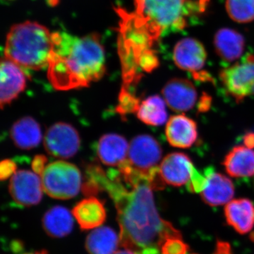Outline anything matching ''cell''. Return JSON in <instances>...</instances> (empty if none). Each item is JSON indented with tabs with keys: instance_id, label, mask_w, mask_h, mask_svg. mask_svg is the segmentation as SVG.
<instances>
[{
	"instance_id": "29",
	"label": "cell",
	"mask_w": 254,
	"mask_h": 254,
	"mask_svg": "<svg viewBox=\"0 0 254 254\" xmlns=\"http://www.w3.org/2000/svg\"><path fill=\"white\" fill-rule=\"evenodd\" d=\"M16 163L10 159H5L0 163V178L5 180L11 176H13L16 172Z\"/></svg>"
},
{
	"instance_id": "2",
	"label": "cell",
	"mask_w": 254,
	"mask_h": 254,
	"mask_svg": "<svg viewBox=\"0 0 254 254\" xmlns=\"http://www.w3.org/2000/svg\"><path fill=\"white\" fill-rule=\"evenodd\" d=\"M48 76L55 89L68 91L88 86L105 72V50L97 35L78 37L53 33Z\"/></svg>"
},
{
	"instance_id": "4",
	"label": "cell",
	"mask_w": 254,
	"mask_h": 254,
	"mask_svg": "<svg viewBox=\"0 0 254 254\" xmlns=\"http://www.w3.org/2000/svg\"><path fill=\"white\" fill-rule=\"evenodd\" d=\"M141 23L153 34L186 25L187 0H137Z\"/></svg>"
},
{
	"instance_id": "11",
	"label": "cell",
	"mask_w": 254,
	"mask_h": 254,
	"mask_svg": "<svg viewBox=\"0 0 254 254\" xmlns=\"http://www.w3.org/2000/svg\"><path fill=\"white\" fill-rule=\"evenodd\" d=\"M162 93L170 109L177 113H185L193 109L198 99L195 86L185 78L170 80L164 86Z\"/></svg>"
},
{
	"instance_id": "26",
	"label": "cell",
	"mask_w": 254,
	"mask_h": 254,
	"mask_svg": "<svg viewBox=\"0 0 254 254\" xmlns=\"http://www.w3.org/2000/svg\"><path fill=\"white\" fill-rule=\"evenodd\" d=\"M141 103L136 95L132 94L128 89L123 88L119 95L117 111L124 118L128 114L136 113Z\"/></svg>"
},
{
	"instance_id": "27",
	"label": "cell",
	"mask_w": 254,
	"mask_h": 254,
	"mask_svg": "<svg viewBox=\"0 0 254 254\" xmlns=\"http://www.w3.org/2000/svg\"><path fill=\"white\" fill-rule=\"evenodd\" d=\"M189 246L184 242L182 237H172L163 242L160 249L161 254H187Z\"/></svg>"
},
{
	"instance_id": "21",
	"label": "cell",
	"mask_w": 254,
	"mask_h": 254,
	"mask_svg": "<svg viewBox=\"0 0 254 254\" xmlns=\"http://www.w3.org/2000/svg\"><path fill=\"white\" fill-rule=\"evenodd\" d=\"M10 134L16 146L23 150L36 148L42 140L41 127L31 117L17 120L11 127Z\"/></svg>"
},
{
	"instance_id": "32",
	"label": "cell",
	"mask_w": 254,
	"mask_h": 254,
	"mask_svg": "<svg viewBox=\"0 0 254 254\" xmlns=\"http://www.w3.org/2000/svg\"><path fill=\"white\" fill-rule=\"evenodd\" d=\"M244 143L247 147L250 148H254V133H247L244 136Z\"/></svg>"
},
{
	"instance_id": "30",
	"label": "cell",
	"mask_w": 254,
	"mask_h": 254,
	"mask_svg": "<svg viewBox=\"0 0 254 254\" xmlns=\"http://www.w3.org/2000/svg\"><path fill=\"white\" fill-rule=\"evenodd\" d=\"M47 163H48V159L45 155H36L32 162V168H33V172L37 175H41L43 170L47 166Z\"/></svg>"
},
{
	"instance_id": "7",
	"label": "cell",
	"mask_w": 254,
	"mask_h": 254,
	"mask_svg": "<svg viewBox=\"0 0 254 254\" xmlns=\"http://www.w3.org/2000/svg\"><path fill=\"white\" fill-rule=\"evenodd\" d=\"M163 154L161 146L150 135H139L131 140L127 161L137 173L148 177L150 172L157 168Z\"/></svg>"
},
{
	"instance_id": "15",
	"label": "cell",
	"mask_w": 254,
	"mask_h": 254,
	"mask_svg": "<svg viewBox=\"0 0 254 254\" xmlns=\"http://www.w3.org/2000/svg\"><path fill=\"white\" fill-rule=\"evenodd\" d=\"M165 135L168 143L172 146L190 148L198 139L196 123L186 115H174L167 123Z\"/></svg>"
},
{
	"instance_id": "12",
	"label": "cell",
	"mask_w": 254,
	"mask_h": 254,
	"mask_svg": "<svg viewBox=\"0 0 254 254\" xmlns=\"http://www.w3.org/2000/svg\"><path fill=\"white\" fill-rule=\"evenodd\" d=\"M195 169L190 157L182 153L168 154L159 166L165 184L177 187L187 185Z\"/></svg>"
},
{
	"instance_id": "31",
	"label": "cell",
	"mask_w": 254,
	"mask_h": 254,
	"mask_svg": "<svg viewBox=\"0 0 254 254\" xmlns=\"http://www.w3.org/2000/svg\"><path fill=\"white\" fill-rule=\"evenodd\" d=\"M213 254H234L231 245L228 242L218 240L215 246V252Z\"/></svg>"
},
{
	"instance_id": "25",
	"label": "cell",
	"mask_w": 254,
	"mask_h": 254,
	"mask_svg": "<svg viewBox=\"0 0 254 254\" xmlns=\"http://www.w3.org/2000/svg\"><path fill=\"white\" fill-rule=\"evenodd\" d=\"M227 14L237 23H247L254 20V0H226Z\"/></svg>"
},
{
	"instance_id": "34",
	"label": "cell",
	"mask_w": 254,
	"mask_h": 254,
	"mask_svg": "<svg viewBox=\"0 0 254 254\" xmlns=\"http://www.w3.org/2000/svg\"><path fill=\"white\" fill-rule=\"evenodd\" d=\"M24 254H48V253H47L46 251L43 250L41 251V252H30V253H26Z\"/></svg>"
},
{
	"instance_id": "16",
	"label": "cell",
	"mask_w": 254,
	"mask_h": 254,
	"mask_svg": "<svg viewBox=\"0 0 254 254\" xmlns=\"http://www.w3.org/2000/svg\"><path fill=\"white\" fill-rule=\"evenodd\" d=\"M126 138L117 133H108L100 137L97 143L96 153L102 163L110 167L120 166L128 156Z\"/></svg>"
},
{
	"instance_id": "10",
	"label": "cell",
	"mask_w": 254,
	"mask_h": 254,
	"mask_svg": "<svg viewBox=\"0 0 254 254\" xmlns=\"http://www.w3.org/2000/svg\"><path fill=\"white\" fill-rule=\"evenodd\" d=\"M10 195L18 205L32 206L40 203L43 190L41 178L29 170L16 171L9 185Z\"/></svg>"
},
{
	"instance_id": "22",
	"label": "cell",
	"mask_w": 254,
	"mask_h": 254,
	"mask_svg": "<svg viewBox=\"0 0 254 254\" xmlns=\"http://www.w3.org/2000/svg\"><path fill=\"white\" fill-rule=\"evenodd\" d=\"M43 226L50 237L61 238L67 236L73 227L72 215L64 207H53L45 214Z\"/></svg>"
},
{
	"instance_id": "35",
	"label": "cell",
	"mask_w": 254,
	"mask_h": 254,
	"mask_svg": "<svg viewBox=\"0 0 254 254\" xmlns=\"http://www.w3.org/2000/svg\"></svg>"
},
{
	"instance_id": "6",
	"label": "cell",
	"mask_w": 254,
	"mask_h": 254,
	"mask_svg": "<svg viewBox=\"0 0 254 254\" xmlns=\"http://www.w3.org/2000/svg\"><path fill=\"white\" fill-rule=\"evenodd\" d=\"M220 79L227 93L237 102L254 95V57L249 55L222 70Z\"/></svg>"
},
{
	"instance_id": "23",
	"label": "cell",
	"mask_w": 254,
	"mask_h": 254,
	"mask_svg": "<svg viewBox=\"0 0 254 254\" xmlns=\"http://www.w3.org/2000/svg\"><path fill=\"white\" fill-rule=\"evenodd\" d=\"M120 245V237L113 229L101 227L87 237L86 248L89 254H114Z\"/></svg>"
},
{
	"instance_id": "28",
	"label": "cell",
	"mask_w": 254,
	"mask_h": 254,
	"mask_svg": "<svg viewBox=\"0 0 254 254\" xmlns=\"http://www.w3.org/2000/svg\"><path fill=\"white\" fill-rule=\"evenodd\" d=\"M206 182V175L204 171L203 173H200L198 170L195 169L190 181L187 185V189L191 193H199V192L201 193L204 190Z\"/></svg>"
},
{
	"instance_id": "17",
	"label": "cell",
	"mask_w": 254,
	"mask_h": 254,
	"mask_svg": "<svg viewBox=\"0 0 254 254\" xmlns=\"http://www.w3.org/2000/svg\"><path fill=\"white\" fill-rule=\"evenodd\" d=\"M225 216L229 225L245 235L254 227V203L247 198L232 200L225 206Z\"/></svg>"
},
{
	"instance_id": "19",
	"label": "cell",
	"mask_w": 254,
	"mask_h": 254,
	"mask_svg": "<svg viewBox=\"0 0 254 254\" xmlns=\"http://www.w3.org/2000/svg\"><path fill=\"white\" fill-rule=\"evenodd\" d=\"M215 51L221 59L227 63L240 59L245 50L244 37L235 30L222 28L214 38Z\"/></svg>"
},
{
	"instance_id": "33",
	"label": "cell",
	"mask_w": 254,
	"mask_h": 254,
	"mask_svg": "<svg viewBox=\"0 0 254 254\" xmlns=\"http://www.w3.org/2000/svg\"><path fill=\"white\" fill-rule=\"evenodd\" d=\"M114 254H133V252H131V251L125 250L119 251V252H116Z\"/></svg>"
},
{
	"instance_id": "8",
	"label": "cell",
	"mask_w": 254,
	"mask_h": 254,
	"mask_svg": "<svg viewBox=\"0 0 254 254\" xmlns=\"http://www.w3.org/2000/svg\"><path fill=\"white\" fill-rule=\"evenodd\" d=\"M80 145L81 139L77 130L69 124H55L45 135V149L48 154L55 158H71L77 153Z\"/></svg>"
},
{
	"instance_id": "18",
	"label": "cell",
	"mask_w": 254,
	"mask_h": 254,
	"mask_svg": "<svg viewBox=\"0 0 254 254\" xmlns=\"http://www.w3.org/2000/svg\"><path fill=\"white\" fill-rule=\"evenodd\" d=\"M73 215L82 230L97 228L104 223L106 211L103 203L95 197L81 200L73 209Z\"/></svg>"
},
{
	"instance_id": "24",
	"label": "cell",
	"mask_w": 254,
	"mask_h": 254,
	"mask_svg": "<svg viewBox=\"0 0 254 254\" xmlns=\"http://www.w3.org/2000/svg\"><path fill=\"white\" fill-rule=\"evenodd\" d=\"M136 114L142 123L150 126H161L168 120L165 101L159 95H152L143 100Z\"/></svg>"
},
{
	"instance_id": "13",
	"label": "cell",
	"mask_w": 254,
	"mask_h": 254,
	"mask_svg": "<svg viewBox=\"0 0 254 254\" xmlns=\"http://www.w3.org/2000/svg\"><path fill=\"white\" fill-rule=\"evenodd\" d=\"M207 182L201 192V198L210 206L225 204L235 195V187L228 177L215 172L213 168L208 167L204 170Z\"/></svg>"
},
{
	"instance_id": "20",
	"label": "cell",
	"mask_w": 254,
	"mask_h": 254,
	"mask_svg": "<svg viewBox=\"0 0 254 254\" xmlns=\"http://www.w3.org/2000/svg\"><path fill=\"white\" fill-rule=\"evenodd\" d=\"M222 164L231 177H252L254 175V150L245 145H237L227 153Z\"/></svg>"
},
{
	"instance_id": "1",
	"label": "cell",
	"mask_w": 254,
	"mask_h": 254,
	"mask_svg": "<svg viewBox=\"0 0 254 254\" xmlns=\"http://www.w3.org/2000/svg\"><path fill=\"white\" fill-rule=\"evenodd\" d=\"M85 186L92 193L105 190L113 200L120 225V245L135 254H160L167 239L182 237L180 231L159 215L148 179L119 170L105 172L98 165L87 169Z\"/></svg>"
},
{
	"instance_id": "9",
	"label": "cell",
	"mask_w": 254,
	"mask_h": 254,
	"mask_svg": "<svg viewBox=\"0 0 254 254\" xmlns=\"http://www.w3.org/2000/svg\"><path fill=\"white\" fill-rule=\"evenodd\" d=\"M207 53L204 46L194 38H186L177 43L173 51V60L179 68L190 71L195 79L209 81L208 73L200 72L204 67Z\"/></svg>"
},
{
	"instance_id": "14",
	"label": "cell",
	"mask_w": 254,
	"mask_h": 254,
	"mask_svg": "<svg viewBox=\"0 0 254 254\" xmlns=\"http://www.w3.org/2000/svg\"><path fill=\"white\" fill-rule=\"evenodd\" d=\"M1 107L11 103L24 91L26 78L23 68L11 60L4 59L1 63Z\"/></svg>"
},
{
	"instance_id": "3",
	"label": "cell",
	"mask_w": 254,
	"mask_h": 254,
	"mask_svg": "<svg viewBox=\"0 0 254 254\" xmlns=\"http://www.w3.org/2000/svg\"><path fill=\"white\" fill-rule=\"evenodd\" d=\"M53 47V33L48 28L26 21L10 29L5 44V58L22 68L41 70L48 68Z\"/></svg>"
},
{
	"instance_id": "5",
	"label": "cell",
	"mask_w": 254,
	"mask_h": 254,
	"mask_svg": "<svg viewBox=\"0 0 254 254\" xmlns=\"http://www.w3.org/2000/svg\"><path fill=\"white\" fill-rule=\"evenodd\" d=\"M43 190L52 198L66 200L76 196L81 187V174L76 165L63 160L47 165L41 175Z\"/></svg>"
}]
</instances>
